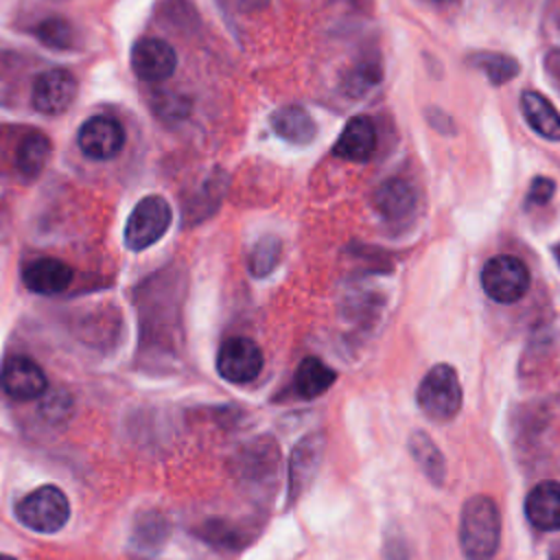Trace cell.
I'll use <instances>...</instances> for the list:
<instances>
[{
  "label": "cell",
  "instance_id": "1",
  "mask_svg": "<svg viewBox=\"0 0 560 560\" xmlns=\"http://www.w3.org/2000/svg\"><path fill=\"white\" fill-rule=\"evenodd\" d=\"M501 542V512L488 494H472L459 514V547L466 560H494Z\"/></svg>",
  "mask_w": 560,
  "mask_h": 560
},
{
  "label": "cell",
  "instance_id": "2",
  "mask_svg": "<svg viewBox=\"0 0 560 560\" xmlns=\"http://www.w3.org/2000/svg\"><path fill=\"white\" fill-rule=\"evenodd\" d=\"M462 383L457 370L448 363H435L422 376L416 389L418 409L433 422H448L462 409Z\"/></svg>",
  "mask_w": 560,
  "mask_h": 560
},
{
  "label": "cell",
  "instance_id": "3",
  "mask_svg": "<svg viewBox=\"0 0 560 560\" xmlns=\"http://www.w3.org/2000/svg\"><path fill=\"white\" fill-rule=\"evenodd\" d=\"M15 516L37 534H55L70 518V501L59 486L46 483L18 501Z\"/></svg>",
  "mask_w": 560,
  "mask_h": 560
},
{
  "label": "cell",
  "instance_id": "4",
  "mask_svg": "<svg viewBox=\"0 0 560 560\" xmlns=\"http://www.w3.org/2000/svg\"><path fill=\"white\" fill-rule=\"evenodd\" d=\"M171 221H173V210L164 197H160V195L142 197L133 206V210L125 223L127 249L142 252V249L151 247L166 234V230L171 228Z\"/></svg>",
  "mask_w": 560,
  "mask_h": 560
},
{
  "label": "cell",
  "instance_id": "5",
  "mask_svg": "<svg viewBox=\"0 0 560 560\" xmlns=\"http://www.w3.org/2000/svg\"><path fill=\"white\" fill-rule=\"evenodd\" d=\"M529 282L527 265L512 254L492 256L481 269V287L486 295L499 304L518 302L527 293Z\"/></svg>",
  "mask_w": 560,
  "mask_h": 560
},
{
  "label": "cell",
  "instance_id": "6",
  "mask_svg": "<svg viewBox=\"0 0 560 560\" xmlns=\"http://www.w3.org/2000/svg\"><path fill=\"white\" fill-rule=\"evenodd\" d=\"M324 451H326V435L322 431L300 438L298 444L291 448L289 468H287V505L289 508L295 505L302 499V494L311 488L324 462Z\"/></svg>",
  "mask_w": 560,
  "mask_h": 560
},
{
  "label": "cell",
  "instance_id": "7",
  "mask_svg": "<svg viewBox=\"0 0 560 560\" xmlns=\"http://www.w3.org/2000/svg\"><path fill=\"white\" fill-rule=\"evenodd\" d=\"M280 466V448L271 435H260L247 442L236 455V475L243 483L260 488L273 486Z\"/></svg>",
  "mask_w": 560,
  "mask_h": 560
},
{
  "label": "cell",
  "instance_id": "8",
  "mask_svg": "<svg viewBox=\"0 0 560 560\" xmlns=\"http://www.w3.org/2000/svg\"><path fill=\"white\" fill-rule=\"evenodd\" d=\"M262 370V350L249 337H230L217 354V372L234 385L252 383Z\"/></svg>",
  "mask_w": 560,
  "mask_h": 560
},
{
  "label": "cell",
  "instance_id": "9",
  "mask_svg": "<svg viewBox=\"0 0 560 560\" xmlns=\"http://www.w3.org/2000/svg\"><path fill=\"white\" fill-rule=\"evenodd\" d=\"M171 536V521L162 510L144 508L136 512L129 529L127 551L133 560H151L158 556Z\"/></svg>",
  "mask_w": 560,
  "mask_h": 560
},
{
  "label": "cell",
  "instance_id": "10",
  "mask_svg": "<svg viewBox=\"0 0 560 560\" xmlns=\"http://www.w3.org/2000/svg\"><path fill=\"white\" fill-rule=\"evenodd\" d=\"M77 79L63 68H52L35 77L31 88V103L39 114L57 116L63 114L77 96Z\"/></svg>",
  "mask_w": 560,
  "mask_h": 560
},
{
  "label": "cell",
  "instance_id": "11",
  "mask_svg": "<svg viewBox=\"0 0 560 560\" xmlns=\"http://www.w3.org/2000/svg\"><path fill=\"white\" fill-rule=\"evenodd\" d=\"M77 144L90 160H112L125 144V129L116 118L98 114L79 127Z\"/></svg>",
  "mask_w": 560,
  "mask_h": 560
},
{
  "label": "cell",
  "instance_id": "12",
  "mask_svg": "<svg viewBox=\"0 0 560 560\" xmlns=\"http://www.w3.org/2000/svg\"><path fill=\"white\" fill-rule=\"evenodd\" d=\"M129 61L138 79L164 81L177 68V52L168 42L160 37H142L133 44Z\"/></svg>",
  "mask_w": 560,
  "mask_h": 560
},
{
  "label": "cell",
  "instance_id": "13",
  "mask_svg": "<svg viewBox=\"0 0 560 560\" xmlns=\"http://www.w3.org/2000/svg\"><path fill=\"white\" fill-rule=\"evenodd\" d=\"M0 387L13 400H33L46 392L48 381L44 370L31 357L15 354L2 365Z\"/></svg>",
  "mask_w": 560,
  "mask_h": 560
},
{
  "label": "cell",
  "instance_id": "14",
  "mask_svg": "<svg viewBox=\"0 0 560 560\" xmlns=\"http://www.w3.org/2000/svg\"><path fill=\"white\" fill-rule=\"evenodd\" d=\"M525 516L540 532L560 529V481H540L525 497Z\"/></svg>",
  "mask_w": 560,
  "mask_h": 560
},
{
  "label": "cell",
  "instance_id": "15",
  "mask_svg": "<svg viewBox=\"0 0 560 560\" xmlns=\"http://www.w3.org/2000/svg\"><path fill=\"white\" fill-rule=\"evenodd\" d=\"M376 149V129L368 116H354L339 133L332 153L348 162H368Z\"/></svg>",
  "mask_w": 560,
  "mask_h": 560
},
{
  "label": "cell",
  "instance_id": "16",
  "mask_svg": "<svg viewBox=\"0 0 560 560\" xmlns=\"http://www.w3.org/2000/svg\"><path fill=\"white\" fill-rule=\"evenodd\" d=\"M22 280L33 293L59 295L72 282V269L57 258H37L24 267Z\"/></svg>",
  "mask_w": 560,
  "mask_h": 560
},
{
  "label": "cell",
  "instance_id": "17",
  "mask_svg": "<svg viewBox=\"0 0 560 560\" xmlns=\"http://www.w3.org/2000/svg\"><path fill=\"white\" fill-rule=\"evenodd\" d=\"M521 112L534 133L549 142H560V114L547 96L536 90H525L521 94Z\"/></svg>",
  "mask_w": 560,
  "mask_h": 560
},
{
  "label": "cell",
  "instance_id": "18",
  "mask_svg": "<svg viewBox=\"0 0 560 560\" xmlns=\"http://www.w3.org/2000/svg\"><path fill=\"white\" fill-rule=\"evenodd\" d=\"M374 206L387 221H402L416 210V190L405 179L392 177L374 192Z\"/></svg>",
  "mask_w": 560,
  "mask_h": 560
},
{
  "label": "cell",
  "instance_id": "19",
  "mask_svg": "<svg viewBox=\"0 0 560 560\" xmlns=\"http://www.w3.org/2000/svg\"><path fill=\"white\" fill-rule=\"evenodd\" d=\"M271 127L273 131L291 142V144H311L317 136V125L313 120V116L304 109V107H298V105H287V107H280L271 114Z\"/></svg>",
  "mask_w": 560,
  "mask_h": 560
},
{
  "label": "cell",
  "instance_id": "20",
  "mask_svg": "<svg viewBox=\"0 0 560 560\" xmlns=\"http://www.w3.org/2000/svg\"><path fill=\"white\" fill-rule=\"evenodd\" d=\"M335 378H337V372L332 368H328L322 359L306 357L300 361V365L295 370L293 385L302 398L311 400V398H317L324 392H328L330 385L335 383Z\"/></svg>",
  "mask_w": 560,
  "mask_h": 560
},
{
  "label": "cell",
  "instance_id": "21",
  "mask_svg": "<svg viewBox=\"0 0 560 560\" xmlns=\"http://www.w3.org/2000/svg\"><path fill=\"white\" fill-rule=\"evenodd\" d=\"M409 453L413 462L420 466L424 477L433 486H442L446 479V462L442 451L435 446V442L424 431H411L409 435Z\"/></svg>",
  "mask_w": 560,
  "mask_h": 560
},
{
  "label": "cell",
  "instance_id": "22",
  "mask_svg": "<svg viewBox=\"0 0 560 560\" xmlns=\"http://www.w3.org/2000/svg\"><path fill=\"white\" fill-rule=\"evenodd\" d=\"M197 534L206 542H210L214 547H221V549H232V551L249 545L256 538L252 525H243V523H234V521H223V518H212V521L201 523Z\"/></svg>",
  "mask_w": 560,
  "mask_h": 560
},
{
  "label": "cell",
  "instance_id": "23",
  "mask_svg": "<svg viewBox=\"0 0 560 560\" xmlns=\"http://www.w3.org/2000/svg\"><path fill=\"white\" fill-rule=\"evenodd\" d=\"M50 151H52V144H50L48 136H44L42 131L26 133L20 140L18 151H15L18 171L24 177H37L46 168V164L50 160Z\"/></svg>",
  "mask_w": 560,
  "mask_h": 560
},
{
  "label": "cell",
  "instance_id": "24",
  "mask_svg": "<svg viewBox=\"0 0 560 560\" xmlns=\"http://www.w3.org/2000/svg\"><path fill=\"white\" fill-rule=\"evenodd\" d=\"M468 63L479 68L488 81L492 85H503L508 81H512L518 72H521V66L514 57L510 55H503V52H494V50H483V52H475L468 57Z\"/></svg>",
  "mask_w": 560,
  "mask_h": 560
},
{
  "label": "cell",
  "instance_id": "25",
  "mask_svg": "<svg viewBox=\"0 0 560 560\" xmlns=\"http://www.w3.org/2000/svg\"><path fill=\"white\" fill-rule=\"evenodd\" d=\"M278 260H280V241L273 236H265L254 245V252L249 258V271L256 278H265L273 271Z\"/></svg>",
  "mask_w": 560,
  "mask_h": 560
},
{
  "label": "cell",
  "instance_id": "26",
  "mask_svg": "<svg viewBox=\"0 0 560 560\" xmlns=\"http://www.w3.org/2000/svg\"><path fill=\"white\" fill-rule=\"evenodd\" d=\"M35 35L50 48H70L74 42V31L70 22L61 18H46L35 26Z\"/></svg>",
  "mask_w": 560,
  "mask_h": 560
},
{
  "label": "cell",
  "instance_id": "27",
  "mask_svg": "<svg viewBox=\"0 0 560 560\" xmlns=\"http://www.w3.org/2000/svg\"><path fill=\"white\" fill-rule=\"evenodd\" d=\"M556 192V182L549 179V177H534L529 188H527V195H525V201L527 206H542L547 203Z\"/></svg>",
  "mask_w": 560,
  "mask_h": 560
},
{
  "label": "cell",
  "instance_id": "28",
  "mask_svg": "<svg viewBox=\"0 0 560 560\" xmlns=\"http://www.w3.org/2000/svg\"><path fill=\"white\" fill-rule=\"evenodd\" d=\"M383 553H385L387 560H409L405 540H400V538H387L385 547H383Z\"/></svg>",
  "mask_w": 560,
  "mask_h": 560
},
{
  "label": "cell",
  "instance_id": "29",
  "mask_svg": "<svg viewBox=\"0 0 560 560\" xmlns=\"http://www.w3.org/2000/svg\"><path fill=\"white\" fill-rule=\"evenodd\" d=\"M429 2H433V4H446V2H451V0H429Z\"/></svg>",
  "mask_w": 560,
  "mask_h": 560
},
{
  "label": "cell",
  "instance_id": "30",
  "mask_svg": "<svg viewBox=\"0 0 560 560\" xmlns=\"http://www.w3.org/2000/svg\"><path fill=\"white\" fill-rule=\"evenodd\" d=\"M0 560H15L13 556H7V553H0Z\"/></svg>",
  "mask_w": 560,
  "mask_h": 560
}]
</instances>
